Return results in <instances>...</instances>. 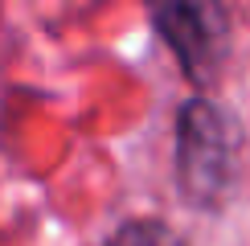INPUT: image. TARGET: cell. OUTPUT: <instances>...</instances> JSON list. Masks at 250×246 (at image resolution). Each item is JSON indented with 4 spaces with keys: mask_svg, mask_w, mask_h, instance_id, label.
Listing matches in <instances>:
<instances>
[{
    "mask_svg": "<svg viewBox=\"0 0 250 246\" xmlns=\"http://www.w3.org/2000/svg\"><path fill=\"white\" fill-rule=\"evenodd\" d=\"M238 131L213 102H189L176 123V177L185 197L197 205H217L234 181Z\"/></svg>",
    "mask_w": 250,
    "mask_h": 246,
    "instance_id": "1",
    "label": "cell"
},
{
    "mask_svg": "<svg viewBox=\"0 0 250 246\" xmlns=\"http://www.w3.org/2000/svg\"><path fill=\"white\" fill-rule=\"evenodd\" d=\"M156 25L189 78H217L230 54V17H226L222 0H160Z\"/></svg>",
    "mask_w": 250,
    "mask_h": 246,
    "instance_id": "2",
    "label": "cell"
},
{
    "mask_svg": "<svg viewBox=\"0 0 250 246\" xmlns=\"http://www.w3.org/2000/svg\"><path fill=\"white\" fill-rule=\"evenodd\" d=\"M107 246H181V238L160 222H131V226H123Z\"/></svg>",
    "mask_w": 250,
    "mask_h": 246,
    "instance_id": "3",
    "label": "cell"
}]
</instances>
